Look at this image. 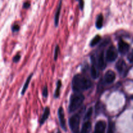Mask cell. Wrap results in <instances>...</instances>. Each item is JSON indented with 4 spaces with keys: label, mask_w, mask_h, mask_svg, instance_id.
Returning <instances> with one entry per match:
<instances>
[{
    "label": "cell",
    "mask_w": 133,
    "mask_h": 133,
    "mask_svg": "<svg viewBox=\"0 0 133 133\" xmlns=\"http://www.w3.org/2000/svg\"><path fill=\"white\" fill-rule=\"evenodd\" d=\"M92 82L81 74H77L74 76L72 80V89L74 92H81L91 88Z\"/></svg>",
    "instance_id": "obj_1"
},
{
    "label": "cell",
    "mask_w": 133,
    "mask_h": 133,
    "mask_svg": "<svg viewBox=\"0 0 133 133\" xmlns=\"http://www.w3.org/2000/svg\"><path fill=\"white\" fill-rule=\"evenodd\" d=\"M84 101V96L81 92H75L70 97L69 112L72 113L76 111L83 105Z\"/></svg>",
    "instance_id": "obj_2"
},
{
    "label": "cell",
    "mask_w": 133,
    "mask_h": 133,
    "mask_svg": "<svg viewBox=\"0 0 133 133\" xmlns=\"http://www.w3.org/2000/svg\"><path fill=\"white\" fill-rule=\"evenodd\" d=\"M80 117L78 114H75L69 119V126L73 133H79Z\"/></svg>",
    "instance_id": "obj_3"
},
{
    "label": "cell",
    "mask_w": 133,
    "mask_h": 133,
    "mask_svg": "<svg viewBox=\"0 0 133 133\" xmlns=\"http://www.w3.org/2000/svg\"><path fill=\"white\" fill-rule=\"evenodd\" d=\"M118 57V51L113 45L109 47L106 53V60L109 62H112L116 60Z\"/></svg>",
    "instance_id": "obj_4"
},
{
    "label": "cell",
    "mask_w": 133,
    "mask_h": 133,
    "mask_svg": "<svg viewBox=\"0 0 133 133\" xmlns=\"http://www.w3.org/2000/svg\"><path fill=\"white\" fill-rule=\"evenodd\" d=\"M116 79V74L112 70L107 71L104 77V81L106 84H112Z\"/></svg>",
    "instance_id": "obj_5"
},
{
    "label": "cell",
    "mask_w": 133,
    "mask_h": 133,
    "mask_svg": "<svg viewBox=\"0 0 133 133\" xmlns=\"http://www.w3.org/2000/svg\"><path fill=\"white\" fill-rule=\"evenodd\" d=\"M130 46L129 44L123 40H120L118 42V50L122 55H125L129 51Z\"/></svg>",
    "instance_id": "obj_6"
},
{
    "label": "cell",
    "mask_w": 133,
    "mask_h": 133,
    "mask_svg": "<svg viewBox=\"0 0 133 133\" xmlns=\"http://www.w3.org/2000/svg\"><path fill=\"white\" fill-rule=\"evenodd\" d=\"M58 116L59 118L60 124H61V127L64 131H66V121H65V116H64V112L62 107H60L58 110Z\"/></svg>",
    "instance_id": "obj_7"
},
{
    "label": "cell",
    "mask_w": 133,
    "mask_h": 133,
    "mask_svg": "<svg viewBox=\"0 0 133 133\" xmlns=\"http://www.w3.org/2000/svg\"><path fill=\"white\" fill-rule=\"evenodd\" d=\"M107 124L104 121H99L95 125L94 133H105Z\"/></svg>",
    "instance_id": "obj_8"
},
{
    "label": "cell",
    "mask_w": 133,
    "mask_h": 133,
    "mask_svg": "<svg viewBox=\"0 0 133 133\" xmlns=\"http://www.w3.org/2000/svg\"><path fill=\"white\" fill-rule=\"evenodd\" d=\"M116 68L118 70L119 74H123L125 73L127 69V64L123 60L120 59L116 64Z\"/></svg>",
    "instance_id": "obj_9"
},
{
    "label": "cell",
    "mask_w": 133,
    "mask_h": 133,
    "mask_svg": "<svg viewBox=\"0 0 133 133\" xmlns=\"http://www.w3.org/2000/svg\"><path fill=\"white\" fill-rule=\"evenodd\" d=\"M97 65L98 68L101 70H103L104 69H105V68H106V60H105V57H104V54L103 52L100 53L99 55L98 59H97Z\"/></svg>",
    "instance_id": "obj_10"
},
{
    "label": "cell",
    "mask_w": 133,
    "mask_h": 133,
    "mask_svg": "<svg viewBox=\"0 0 133 133\" xmlns=\"http://www.w3.org/2000/svg\"><path fill=\"white\" fill-rule=\"evenodd\" d=\"M98 67L96 66V61H95V58H94V61L92 60V66L91 67V76L93 79H96L99 77V70H98Z\"/></svg>",
    "instance_id": "obj_11"
},
{
    "label": "cell",
    "mask_w": 133,
    "mask_h": 133,
    "mask_svg": "<svg viewBox=\"0 0 133 133\" xmlns=\"http://www.w3.org/2000/svg\"><path fill=\"white\" fill-rule=\"evenodd\" d=\"M62 0H61L59 2V3H58V6H57V11H56L55 16V25L56 27H57L58 25L60 14H61V8H62Z\"/></svg>",
    "instance_id": "obj_12"
},
{
    "label": "cell",
    "mask_w": 133,
    "mask_h": 133,
    "mask_svg": "<svg viewBox=\"0 0 133 133\" xmlns=\"http://www.w3.org/2000/svg\"><path fill=\"white\" fill-rule=\"evenodd\" d=\"M92 131V123L90 121H87L83 124L81 133H90Z\"/></svg>",
    "instance_id": "obj_13"
},
{
    "label": "cell",
    "mask_w": 133,
    "mask_h": 133,
    "mask_svg": "<svg viewBox=\"0 0 133 133\" xmlns=\"http://www.w3.org/2000/svg\"><path fill=\"white\" fill-rule=\"evenodd\" d=\"M49 114H50V109L49 107H45V110H44V114H43L42 116L41 119H40V124L43 125L45 123V121L48 119L49 118Z\"/></svg>",
    "instance_id": "obj_14"
},
{
    "label": "cell",
    "mask_w": 133,
    "mask_h": 133,
    "mask_svg": "<svg viewBox=\"0 0 133 133\" xmlns=\"http://www.w3.org/2000/svg\"><path fill=\"white\" fill-rule=\"evenodd\" d=\"M103 25V16L102 14H99L97 19H96V25L97 29H101L102 28Z\"/></svg>",
    "instance_id": "obj_15"
},
{
    "label": "cell",
    "mask_w": 133,
    "mask_h": 133,
    "mask_svg": "<svg viewBox=\"0 0 133 133\" xmlns=\"http://www.w3.org/2000/svg\"><path fill=\"white\" fill-rule=\"evenodd\" d=\"M104 105L101 102H97L95 107V111L96 114H99L101 112L103 111Z\"/></svg>",
    "instance_id": "obj_16"
},
{
    "label": "cell",
    "mask_w": 133,
    "mask_h": 133,
    "mask_svg": "<svg viewBox=\"0 0 133 133\" xmlns=\"http://www.w3.org/2000/svg\"><path fill=\"white\" fill-rule=\"evenodd\" d=\"M107 133H117L116 129L115 123L112 122H110L109 123L107 132Z\"/></svg>",
    "instance_id": "obj_17"
},
{
    "label": "cell",
    "mask_w": 133,
    "mask_h": 133,
    "mask_svg": "<svg viewBox=\"0 0 133 133\" xmlns=\"http://www.w3.org/2000/svg\"><path fill=\"white\" fill-rule=\"evenodd\" d=\"M101 36H100L99 35H96V36H95V37L92 40V41H91L90 45V46H92V47L95 46V45H97V44H98L100 41H101Z\"/></svg>",
    "instance_id": "obj_18"
},
{
    "label": "cell",
    "mask_w": 133,
    "mask_h": 133,
    "mask_svg": "<svg viewBox=\"0 0 133 133\" xmlns=\"http://www.w3.org/2000/svg\"><path fill=\"white\" fill-rule=\"evenodd\" d=\"M32 74H31V75H30L29 76V77L27 78V80H26L24 86H23V88H22V95L24 94L25 92V91L27 90V88H28L29 84L30 81H31V78H32Z\"/></svg>",
    "instance_id": "obj_19"
},
{
    "label": "cell",
    "mask_w": 133,
    "mask_h": 133,
    "mask_svg": "<svg viewBox=\"0 0 133 133\" xmlns=\"http://www.w3.org/2000/svg\"><path fill=\"white\" fill-rule=\"evenodd\" d=\"M61 86H62V83H61V81H58L57 85V88H56L55 93V97H58L60 95V90H61Z\"/></svg>",
    "instance_id": "obj_20"
},
{
    "label": "cell",
    "mask_w": 133,
    "mask_h": 133,
    "mask_svg": "<svg viewBox=\"0 0 133 133\" xmlns=\"http://www.w3.org/2000/svg\"><path fill=\"white\" fill-rule=\"evenodd\" d=\"M92 114H93V108L90 107L88 109V111L87 112V113H86L85 116H84V119L88 121V119H89L90 118V117L92 116Z\"/></svg>",
    "instance_id": "obj_21"
},
{
    "label": "cell",
    "mask_w": 133,
    "mask_h": 133,
    "mask_svg": "<svg viewBox=\"0 0 133 133\" xmlns=\"http://www.w3.org/2000/svg\"><path fill=\"white\" fill-rule=\"evenodd\" d=\"M58 53H59V47H58V45H57L55 48V55H54L55 61H57V59L58 58Z\"/></svg>",
    "instance_id": "obj_22"
},
{
    "label": "cell",
    "mask_w": 133,
    "mask_h": 133,
    "mask_svg": "<svg viewBox=\"0 0 133 133\" xmlns=\"http://www.w3.org/2000/svg\"><path fill=\"white\" fill-rule=\"evenodd\" d=\"M42 95L44 97H47L48 96V89L47 87H44L42 90Z\"/></svg>",
    "instance_id": "obj_23"
},
{
    "label": "cell",
    "mask_w": 133,
    "mask_h": 133,
    "mask_svg": "<svg viewBox=\"0 0 133 133\" xmlns=\"http://www.w3.org/2000/svg\"><path fill=\"white\" fill-rule=\"evenodd\" d=\"M127 59L129 60V61L130 62L133 63V51H132L128 55V56H127Z\"/></svg>",
    "instance_id": "obj_24"
},
{
    "label": "cell",
    "mask_w": 133,
    "mask_h": 133,
    "mask_svg": "<svg viewBox=\"0 0 133 133\" xmlns=\"http://www.w3.org/2000/svg\"><path fill=\"white\" fill-rule=\"evenodd\" d=\"M78 1H79V5L81 10H83V9H84V0H79Z\"/></svg>",
    "instance_id": "obj_25"
},
{
    "label": "cell",
    "mask_w": 133,
    "mask_h": 133,
    "mask_svg": "<svg viewBox=\"0 0 133 133\" xmlns=\"http://www.w3.org/2000/svg\"><path fill=\"white\" fill-rule=\"evenodd\" d=\"M12 29L13 32L19 31V25H14L12 27Z\"/></svg>",
    "instance_id": "obj_26"
},
{
    "label": "cell",
    "mask_w": 133,
    "mask_h": 133,
    "mask_svg": "<svg viewBox=\"0 0 133 133\" xmlns=\"http://www.w3.org/2000/svg\"><path fill=\"white\" fill-rule=\"evenodd\" d=\"M19 59H20V55H19V54H18L17 55H16L15 57H14L13 61H14V62H17L19 61Z\"/></svg>",
    "instance_id": "obj_27"
},
{
    "label": "cell",
    "mask_w": 133,
    "mask_h": 133,
    "mask_svg": "<svg viewBox=\"0 0 133 133\" xmlns=\"http://www.w3.org/2000/svg\"><path fill=\"white\" fill-rule=\"evenodd\" d=\"M30 5H31V4H30L29 2H25L24 3H23V6L24 9H28V8L30 6Z\"/></svg>",
    "instance_id": "obj_28"
},
{
    "label": "cell",
    "mask_w": 133,
    "mask_h": 133,
    "mask_svg": "<svg viewBox=\"0 0 133 133\" xmlns=\"http://www.w3.org/2000/svg\"><path fill=\"white\" fill-rule=\"evenodd\" d=\"M57 133H61V131H58V132H57Z\"/></svg>",
    "instance_id": "obj_29"
},
{
    "label": "cell",
    "mask_w": 133,
    "mask_h": 133,
    "mask_svg": "<svg viewBox=\"0 0 133 133\" xmlns=\"http://www.w3.org/2000/svg\"><path fill=\"white\" fill-rule=\"evenodd\" d=\"M77 1H79V0H77Z\"/></svg>",
    "instance_id": "obj_30"
}]
</instances>
